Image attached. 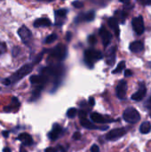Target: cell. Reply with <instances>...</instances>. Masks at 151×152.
Listing matches in <instances>:
<instances>
[{
	"label": "cell",
	"instance_id": "cell-1",
	"mask_svg": "<svg viewBox=\"0 0 151 152\" xmlns=\"http://www.w3.org/2000/svg\"><path fill=\"white\" fill-rule=\"evenodd\" d=\"M33 69V64H25L24 66H22L21 68H20L15 73H13L10 77V81H11V84L12 83H16L18 81H20L21 78H23L24 77H26L27 75H28Z\"/></svg>",
	"mask_w": 151,
	"mask_h": 152
},
{
	"label": "cell",
	"instance_id": "cell-2",
	"mask_svg": "<svg viewBox=\"0 0 151 152\" xmlns=\"http://www.w3.org/2000/svg\"><path fill=\"white\" fill-rule=\"evenodd\" d=\"M103 58V54L100 51L89 49L85 52V62L89 68L93 67V63Z\"/></svg>",
	"mask_w": 151,
	"mask_h": 152
},
{
	"label": "cell",
	"instance_id": "cell-3",
	"mask_svg": "<svg viewBox=\"0 0 151 152\" xmlns=\"http://www.w3.org/2000/svg\"><path fill=\"white\" fill-rule=\"evenodd\" d=\"M123 118L130 123V124H135L137 123L138 121H140L141 119V115L140 113L134 109V108H127L125 111H124V114H123Z\"/></svg>",
	"mask_w": 151,
	"mask_h": 152
},
{
	"label": "cell",
	"instance_id": "cell-4",
	"mask_svg": "<svg viewBox=\"0 0 151 152\" xmlns=\"http://www.w3.org/2000/svg\"><path fill=\"white\" fill-rule=\"evenodd\" d=\"M67 56V47L66 45H62V44H59L58 45H56L51 53V57L61 61H63Z\"/></svg>",
	"mask_w": 151,
	"mask_h": 152
},
{
	"label": "cell",
	"instance_id": "cell-5",
	"mask_svg": "<svg viewBox=\"0 0 151 152\" xmlns=\"http://www.w3.org/2000/svg\"><path fill=\"white\" fill-rule=\"evenodd\" d=\"M125 134H126V130L125 128H116L109 131L107 134L106 139L108 141H117L122 138L124 135H125Z\"/></svg>",
	"mask_w": 151,
	"mask_h": 152
},
{
	"label": "cell",
	"instance_id": "cell-6",
	"mask_svg": "<svg viewBox=\"0 0 151 152\" xmlns=\"http://www.w3.org/2000/svg\"><path fill=\"white\" fill-rule=\"evenodd\" d=\"M18 34L25 45H29L32 39V33L26 26H21L18 30Z\"/></svg>",
	"mask_w": 151,
	"mask_h": 152
},
{
	"label": "cell",
	"instance_id": "cell-7",
	"mask_svg": "<svg viewBox=\"0 0 151 152\" xmlns=\"http://www.w3.org/2000/svg\"><path fill=\"white\" fill-rule=\"evenodd\" d=\"M132 25H133V28L134 31L138 35H142L145 30L144 21H143L142 16H138V17L133 18V20H132Z\"/></svg>",
	"mask_w": 151,
	"mask_h": 152
},
{
	"label": "cell",
	"instance_id": "cell-8",
	"mask_svg": "<svg viewBox=\"0 0 151 152\" xmlns=\"http://www.w3.org/2000/svg\"><path fill=\"white\" fill-rule=\"evenodd\" d=\"M126 92H127V83L125 80H121L116 88L117 96L120 100H125L126 98Z\"/></svg>",
	"mask_w": 151,
	"mask_h": 152
},
{
	"label": "cell",
	"instance_id": "cell-9",
	"mask_svg": "<svg viewBox=\"0 0 151 152\" xmlns=\"http://www.w3.org/2000/svg\"><path fill=\"white\" fill-rule=\"evenodd\" d=\"M100 36L101 37V40H102V43H103V45L104 46H107L110 41H111V38H112V36H111V33L105 28V27H101L100 28Z\"/></svg>",
	"mask_w": 151,
	"mask_h": 152
},
{
	"label": "cell",
	"instance_id": "cell-10",
	"mask_svg": "<svg viewBox=\"0 0 151 152\" xmlns=\"http://www.w3.org/2000/svg\"><path fill=\"white\" fill-rule=\"evenodd\" d=\"M146 93H147V89H146V87L144 86V83L142 82L141 86H140V89L135 94H133L131 98H132V100H133L135 102H140L145 97Z\"/></svg>",
	"mask_w": 151,
	"mask_h": 152
},
{
	"label": "cell",
	"instance_id": "cell-11",
	"mask_svg": "<svg viewBox=\"0 0 151 152\" xmlns=\"http://www.w3.org/2000/svg\"><path fill=\"white\" fill-rule=\"evenodd\" d=\"M29 81L32 85H36V86H43L47 82V79L42 75H39V76L34 75L30 77Z\"/></svg>",
	"mask_w": 151,
	"mask_h": 152
},
{
	"label": "cell",
	"instance_id": "cell-12",
	"mask_svg": "<svg viewBox=\"0 0 151 152\" xmlns=\"http://www.w3.org/2000/svg\"><path fill=\"white\" fill-rule=\"evenodd\" d=\"M62 132V128L60 125L58 124H54L53 126V130L48 134V137L52 140V141H55L58 139V137L60 136V134Z\"/></svg>",
	"mask_w": 151,
	"mask_h": 152
},
{
	"label": "cell",
	"instance_id": "cell-13",
	"mask_svg": "<svg viewBox=\"0 0 151 152\" xmlns=\"http://www.w3.org/2000/svg\"><path fill=\"white\" fill-rule=\"evenodd\" d=\"M106 62L108 65L109 66H112L114 65L115 61H116V46L110 48L108 52H107V54H106Z\"/></svg>",
	"mask_w": 151,
	"mask_h": 152
},
{
	"label": "cell",
	"instance_id": "cell-14",
	"mask_svg": "<svg viewBox=\"0 0 151 152\" xmlns=\"http://www.w3.org/2000/svg\"><path fill=\"white\" fill-rule=\"evenodd\" d=\"M90 118H91V120L93 122H94V123H101V124H102V123H106V122H113L112 119H108L105 117H103L102 115H101L99 113H96V112L92 113Z\"/></svg>",
	"mask_w": 151,
	"mask_h": 152
},
{
	"label": "cell",
	"instance_id": "cell-15",
	"mask_svg": "<svg viewBox=\"0 0 151 152\" xmlns=\"http://www.w3.org/2000/svg\"><path fill=\"white\" fill-rule=\"evenodd\" d=\"M19 141H20L22 142L23 145H26V146H29V145H32L33 143V139L31 137L30 134H27V133H22L20 134L18 138H17Z\"/></svg>",
	"mask_w": 151,
	"mask_h": 152
},
{
	"label": "cell",
	"instance_id": "cell-16",
	"mask_svg": "<svg viewBox=\"0 0 151 152\" xmlns=\"http://www.w3.org/2000/svg\"><path fill=\"white\" fill-rule=\"evenodd\" d=\"M94 18H95V12H94V11H90V12H86V13H85V14H82V15L78 16V17L75 20V21H76V22H78V20L92 21Z\"/></svg>",
	"mask_w": 151,
	"mask_h": 152
},
{
	"label": "cell",
	"instance_id": "cell-17",
	"mask_svg": "<svg viewBox=\"0 0 151 152\" xmlns=\"http://www.w3.org/2000/svg\"><path fill=\"white\" fill-rule=\"evenodd\" d=\"M129 48H130L131 52L137 53H140V52H142L143 50L144 45H143V43L142 41H134V42L130 44Z\"/></svg>",
	"mask_w": 151,
	"mask_h": 152
},
{
	"label": "cell",
	"instance_id": "cell-18",
	"mask_svg": "<svg viewBox=\"0 0 151 152\" xmlns=\"http://www.w3.org/2000/svg\"><path fill=\"white\" fill-rule=\"evenodd\" d=\"M19 107H20V102H19L18 99L15 98V97H12V103H11L9 106H6V107L4 109V110L5 112L17 111L18 109H19Z\"/></svg>",
	"mask_w": 151,
	"mask_h": 152
},
{
	"label": "cell",
	"instance_id": "cell-19",
	"mask_svg": "<svg viewBox=\"0 0 151 152\" xmlns=\"http://www.w3.org/2000/svg\"><path fill=\"white\" fill-rule=\"evenodd\" d=\"M52 22L48 18H39L36 19L34 21V27L35 28H40V27H49L51 26Z\"/></svg>",
	"mask_w": 151,
	"mask_h": 152
},
{
	"label": "cell",
	"instance_id": "cell-20",
	"mask_svg": "<svg viewBox=\"0 0 151 152\" xmlns=\"http://www.w3.org/2000/svg\"><path fill=\"white\" fill-rule=\"evenodd\" d=\"M108 23H109V27L114 30V32H115L116 36H117V37H119L120 30H119V25H118L117 20L114 17H112V18H109V19Z\"/></svg>",
	"mask_w": 151,
	"mask_h": 152
},
{
	"label": "cell",
	"instance_id": "cell-21",
	"mask_svg": "<svg viewBox=\"0 0 151 152\" xmlns=\"http://www.w3.org/2000/svg\"><path fill=\"white\" fill-rule=\"evenodd\" d=\"M80 124L82 126H84L85 128H87V129H101V127L96 126L93 122L89 121L86 118H80Z\"/></svg>",
	"mask_w": 151,
	"mask_h": 152
},
{
	"label": "cell",
	"instance_id": "cell-22",
	"mask_svg": "<svg viewBox=\"0 0 151 152\" xmlns=\"http://www.w3.org/2000/svg\"><path fill=\"white\" fill-rule=\"evenodd\" d=\"M127 17V13L125 12V11H121V10H118V11H116L115 12V19L117 20V22H121V23H125V20Z\"/></svg>",
	"mask_w": 151,
	"mask_h": 152
},
{
	"label": "cell",
	"instance_id": "cell-23",
	"mask_svg": "<svg viewBox=\"0 0 151 152\" xmlns=\"http://www.w3.org/2000/svg\"><path fill=\"white\" fill-rule=\"evenodd\" d=\"M151 131V124L150 122H143L141 125L140 127V132L143 134H147L149 133H150Z\"/></svg>",
	"mask_w": 151,
	"mask_h": 152
},
{
	"label": "cell",
	"instance_id": "cell-24",
	"mask_svg": "<svg viewBox=\"0 0 151 152\" xmlns=\"http://www.w3.org/2000/svg\"><path fill=\"white\" fill-rule=\"evenodd\" d=\"M43 89V86H36V88L32 92V95L30 97V102H34L36 101V99H38V97L40 96L41 94V91Z\"/></svg>",
	"mask_w": 151,
	"mask_h": 152
},
{
	"label": "cell",
	"instance_id": "cell-25",
	"mask_svg": "<svg viewBox=\"0 0 151 152\" xmlns=\"http://www.w3.org/2000/svg\"><path fill=\"white\" fill-rule=\"evenodd\" d=\"M67 12H68V10H66V9H59V10L55 11V17H56V20L65 18L66 15H67Z\"/></svg>",
	"mask_w": 151,
	"mask_h": 152
},
{
	"label": "cell",
	"instance_id": "cell-26",
	"mask_svg": "<svg viewBox=\"0 0 151 152\" xmlns=\"http://www.w3.org/2000/svg\"><path fill=\"white\" fill-rule=\"evenodd\" d=\"M125 69V61H121V62H119L118 63V65H117V67L112 71V73L113 74H117V73H120L122 70H124Z\"/></svg>",
	"mask_w": 151,
	"mask_h": 152
},
{
	"label": "cell",
	"instance_id": "cell-27",
	"mask_svg": "<svg viewBox=\"0 0 151 152\" xmlns=\"http://www.w3.org/2000/svg\"><path fill=\"white\" fill-rule=\"evenodd\" d=\"M57 37H58V36H57L55 33H53V34H52V35H49V36L44 39V43H45V44H51V43H53L54 41H56Z\"/></svg>",
	"mask_w": 151,
	"mask_h": 152
},
{
	"label": "cell",
	"instance_id": "cell-28",
	"mask_svg": "<svg viewBox=\"0 0 151 152\" xmlns=\"http://www.w3.org/2000/svg\"><path fill=\"white\" fill-rule=\"evenodd\" d=\"M77 110L75 109V108H71L69 109L68 111H67V117L69 118H73L77 116Z\"/></svg>",
	"mask_w": 151,
	"mask_h": 152
},
{
	"label": "cell",
	"instance_id": "cell-29",
	"mask_svg": "<svg viewBox=\"0 0 151 152\" xmlns=\"http://www.w3.org/2000/svg\"><path fill=\"white\" fill-rule=\"evenodd\" d=\"M72 5L76 8H82L84 6V3L83 2H79V1H75L72 3Z\"/></svg>",
	"mask_w": 151,
	"mask_h": 152
},
{
	"label": "cell",
	"instance_id": "cell-30",
	"mask_svg": "<svg viewBox=\"0 0 151 152\" xmlns=\"http://www.w3.org/2000/svg\"><path fill=\"white\" fill-rule=\"evenodd\" d=\"M5 52H6V45H5V44L0 42V55L4 53Z\"/></svg>",
	"mask_w": 151,
	"mask_h": 152
},
{
	"label": "cell",
	"instance_id": "cell-31",
	"mask_svg": "<svg viewBox=\"0 0 151 152\" xmlns=\"http://www.w3.org/2000/svg\"><path fill=\"white\" fill-rule=\"evenodd\" d=\"M88 41H89V43L91 44V45H94L95 43H96V37H94V36H90L89 37V38H88Z\"/></svg>",
	"mask_w": 151,
	"mask_h": 152
},
{
	"label": "cell",
	"instance_id": "cell-32",
	"mask_svg": "<svg viewBox=\"0 0 151 152\" xmlns=\"http://www.w3.org/2000/svg\"><path fill=\"white\" fill-rule=\"evenodd\" d=\"M44 53V52H42L41 53H39L37 56H36V60L34 61V63L36 64V63H38L40 61H41V59H42V56H43V54Z\"/></svg>",
	"mask_w": 151,
	"mask_h": 152
},
{
	"label": "cell",
	"instance_id": "cell-33",
	"mask_svg": "<svg viewBox=\"0 0 151 152\" xmlns=\"http://www.w3.org/2000/svg\"><path fill=\"white\" fill-rule=\"evenodd\" d=\"M78 115H79V118H85L87 117V113L85 110H80L79 113H78Z\"/></svg>",
	"mask_w": 151,
	"mask_h": 152
},
{
	"label": "cell",
	"instance_id": "cell-34",
	"mask_svg": "<svg viewBox=\"0 0 151 152\" xmlns=\"http://www.w3.org/2000/svg\"><path fill=\"white\" fill-rule=\"evenodd\" d=\"M80 138H81V134H80L79 132H76V133L74 134V135H73V140L78 141Z\"/></svg>",
	"mask_w": 151,
	"mask_h": 152
},
{
	"label": "cell",
	"instance_id": "cell-35",
	"mask_svg": "<svg viewBox=\"0 0 151 152\" xmlns=\"http://www.w3.org/2000/svg\"><path fill=\"white\" fill-rule=\"evenodd\" d=\"M91 152H100V148H99V146L96 145V144L93 145L92 148H91Z\"/></svg>",
	"mask_w": 151,
	"mask_h": 152
},
{
	"label": "cell",
	"instance_id": "cell-36",
	"mask_svg": "<svg viewBox=\"0 0 151 152\" xmlns=\"http://www.w3.org/2000/svg\"><path fill=\"white\" fill-rule=\"evenodd\" d=\"M145 106H146V108H147L148 110H151V96L149 98V100L146 102Z\"/></svg>",
	"mask_w": 151,
	"mask_h": 152
},
{
	"label": "cell",
	"instance_id": "cell-37",
	"mask_svg": "<svg viewBox=\"0 0 151 152\" xmlns=\"http://www.w3.org/2000/svg\"><path fill=\"white\" fill-rule=\"evenodd\" d=\"M2 83L4 85V86H10L11 85V81H10V79H9V77H7V78H4V79H3L2 80Z\"/></svg>",
	"mask_w": 151,
	"mask_h": 152
},
{
	"label": "cell",
	"instance_id": "cell-38",
	"mask_svg": "<svg viewBox=\"0 0 151 152\" xmlns=\"http://www.w3.org/2000/svg\"><path fill=\"white\" fill-rule=\"evenodd\" d=\"M133 76V71L130 69H125V77H131Z\"/></svg>",
	"mask_w": 151,
	"mask_h": 152
},
{
	"label": "cell",
	"instance_id": "cell-39",
	"mask_svg": "<svg viewBox=\"0 0 151 152\" xmlns=\"http://www.w3.org/2000/svg\"><path fill=\"white\" fill-rule=\"evenodd\" d=\"M44 152H57V150H55L54 148H52V147H49V148H46Z\"/></svg>",
	"mask_w": 151,
	"mask_h": 152
},
{
	"label": "cell",
	"instance_id": "cell-40",
	"mask_svg": "<svg viewBox=\"0 0 151 152\" xmlns=\"http://www.w3.org/2000/svg\"><path fill=\"white\" fill-rule=\"evenodd\" d=\"M143 5H151V1H139Z\"/></svg>",
	"mask_w": 151,
	"mask_h": 152
},
{
	"label": "cell",
	"instance_id": "cell-41",
	"mask_svg": "<svg viewBox=\"0 0 151 152\" xmlns=\"http://www.w3.org/2000/svg\"><path fill=\"white\" fill-rule=\"evenodd\" d=\"M89 104H90L91 106H94V104H95L94 98H93V97H90V99H89Z\"/></svg>",
	"mask_w": 151,
	"mask_h": 152
},
{
	"label": "cell",
	"instance_id": "cell-42",
	"mask_svg": "<svg viewBox=\"0 0 151 152\" xmlns=\"http://www.w3.org/2000/svg\"><path fill=\"white\" fill-rule=\"evenodd\" d=\"M71 37H72V34H71L70 32H67L66 39H67V41H68V42H69V41H70V39H71Z\"/></svg>",
	"mask_w": 151,
	"mask_h": 152
},
{
	"label": "cell",
	"instance_id": "cell-43",
	"mask_svg": "<svg viewBox=\"0 0 151 152\" xmlns=\"http://www.w3.org/2000/svg\"><path fill=\"white\" fill-rule=\"evenodd\" d=\"M2 134L4 135V137H5V138H6V137H8L9 132H8V131H3V132H2Z\"/></svg>",
	"mask_w": 151,
	"mask_h": 152
},
{
	"label": "cell",
	"instance_id": "cell-44",
	"mask_svg": "<svg viewBox=\"0 0 151 152\" xmlns=\"http://www.w3.org/2000/svg\"><path fill=\"white\" fill-rule=\"evenodd\" d=\"M3 152H11V150H10L9 148H4Z\"/></svg>",
	"mask_w": 151,
	"mask_h": 152
},
{
	"label": "cell",
	"instance_id": "cell-45",
	"mask_svg": "<svg viewBox=\"0 0 151 152\" xmlns=\"http://www.w3.org/2000/svg\"><path fill=\"white\" fill-rule=\"evenodd\" d=\"M20 152H28L25 149H23V148H21L20 150Z\"/></svg>",
	"mask_w": 151,
	"mask_h": 152
}]
</instances>
